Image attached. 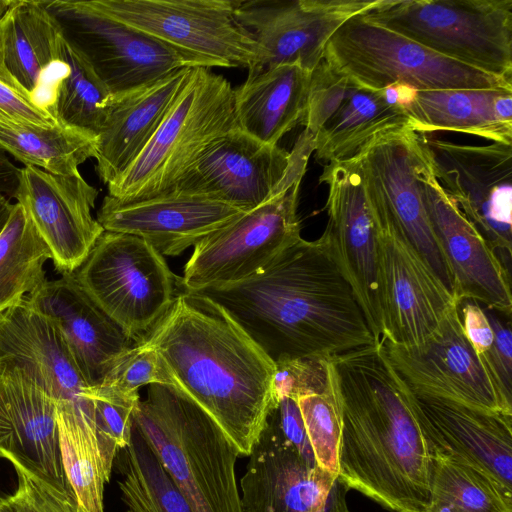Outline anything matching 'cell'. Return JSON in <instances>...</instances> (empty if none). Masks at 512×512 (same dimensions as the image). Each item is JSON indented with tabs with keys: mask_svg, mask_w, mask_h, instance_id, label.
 I'll return each instance as SVG.
<instances>
[{
	"mask_svg": "<svg viewBox=\"0 0 512 512\" xmlns=\"http://www.w3.org/2000/svg\"><path fill=\"white\" fill-rule=\"evenodd\" d=\"M59 61L65 73L57 81L50 110L59 124L97 137L112 96L63 36Z\"/></svg>",
	"mask_w": 512,
	"mask_h": 512,
	"instance_id": "cell-36",
	"label": "cell"
},
{
	"mask_svg": "<svg viewBox=\"0 0 512 512\" xmlns=\"http://www.w3.org/2000/svg\"><path fill=\"white\" fill-rule=\"evenodd\" d=\"M410 127L405 110L391 106L379 90L352 83L313 137L318 161H344L355 157L376 136Z\"/></svg>",
	"mask_w": 512,
	"mask_h": 512,
	"instance_id": "cell-30",
	"label": "cell"
},
{
	"mask_svg": "<svg viewBox=\"0 0 512 512\" xmlns=\"http://www.w3.org/2000/svg\"><path fill=\"white\" fill-rule=\"evenodd\" d=\"M341 422L340 481L395 512H424L435 446L383 343L330 358Z\"/></svg>",
	"mask_w": 512,
	"mask_h": 512,
	"instance_id": "cell-1",
	"label": "cell"
},
{
	"mask_svg": "<svg viewBox=\"0 0 512 512\" xmlns=\"http://www.w3.org/2000/svg\"><path fill=\"white\" fill-rule=\"evenodd\" d=\"M127 512H131V511L128 510Z\"/></svg>",
	"mask_w": 512,
	"mask_h": 512,
	"instance_id": "cell-53",
	"label": "cell"
},
{
	"mask_svg": "<svg viewBox=\"0 0 512 512\" xmlns=\"http://www.w3.org/2000/svg\"><path fill=\"white\" fill-rule=\"evenodd\" d=\"M6 15L0 20V121L51 128L59 126L50 109L30 95L8 70L4 58Z\"/></svg>",
	"mask_w": 512,
	"mask_h": 512,
	"instance_id": "cell-40",
	"label": "cell"
},
{
	"mask_svg": "<svg viewBox=\"0 0 512 512\" xmlns=\"http://www.w3.org/2000/svg\"><path fill=\"white\" fill-rule=\"evenodd\" d=\"M152 384L176 386L159 353L142 341L121 356L100 386L134 394L139 393V388Z\"/></svg>",
	"mask_w": 512,
	"mask_h": 512,
	"instance_id": "cell-39",
	"label": "cell"
},
{
	"mask_svg": "<svg viewBox=\"0 0 512 512\" xmlns=\"http://www.w3.org/2000/svg\"><path fill=\"white\" fill-rule=\"evenodd\" d=\"M61 38L60 28L44 1L16 0L6 14V66L36 100L44 72L60 63Z\"/></svg>",
	"mask_w": 512,
	"mask_h": 512,
	"instance_id": "cell-32",
	"label": "cell"
},
{
	"mask_svg": "<svg viewBox=\"0 0 512 512\" xmlns=\"http://www.w3.org/2000/svg\"><path fill=\"white\" fill-rule=\"evenodd\" d=\"M193 68V67H192ZM183 68L124 95L111 97L96 138V171L109 185L138 157L161 125L187 82Z\"/></svg>",
	"mask_w": 512,
	"mask_h": 512,
	"instance_id": "cell-27",
	"label": "cell"
},
{
	"mask_svg": "<svg viewBox=\"0 0 512 512\" xmlns=\"http://www.w3.org/2000/svg\"><path fill=\"white\" fill-rule=\"evenodd\" d=\"M363 15L438 54L512 82V0H379Z\"/></svg>",
	"mask_w": 512,
	"mask_h": 512,
	"instance_id": "cell-6",
	"label": "cell"
},
{
	"mask_svg": "<svg viewBox=\"0 0 512 512\" xmlns=\"http://www.w3.org/2000/svg\"><path fill=\"white\" fill-rule=\"evenodd\" d=\"M98 190L80 173L56 175L34 166L20 169L14 198L49 247L61 274L75 272L104 232L92 215Z\"/></svg>",
	"mask_w": 512,
	"mask_h": 512,
	"instance_id": "cell-21",
	"label": "cell"
},
{
	"mask_svg": "<svg viewBox=\"0 0 512 512\" xmlns=\"http://www.w3.org/2000/svg\"><path fill=\"white\" fill-rule=\"evenodd\" d=\"M299 191L300 184L292 186L195 244L179 279L180 288L200 292L262 273L301 238Z\"/></svg>",
	"mask_w": 512,
	"mask_h": 512,
	"instance_id": "cell-11",
	"label": "cell"
},
{
	"mask_svg": "<svg viewBox=\"0 0 512 512\" xmlns=\"http://www.w3.org/2000/svg\"><path fill=\"white\" fill-rule=\"evenodd\" d=\"M372 214L378 239L384 332L381 341L416 347L459 305L403 233Z\"/></svg>",
	"mask_w": 512,
	"mask_h": 512,
	"instance_id": "cell-16",
	"label": "cell"
},
{
	"mask_svg": "<svg viewBox=\"0 0 512 512\" xmlns=\"http://www.w3.org/2000/svg\"><path fill=\"white\" fill-rule=\"evenodd\" d=\"M382 343L391 365L416 395L512 415L464 334L459 305L422 345Z\"/></svg>",
	"mask_w": 512,
	"mask_h": 512,
	"instance_id": "cell-18",
	"label": "cell"
},
{
	"mask_svg": "<svg viewBox=\"0 0 512 512\" xmlns=\"http://www.w3.org/2000/svg\"><path fill=\"white\" fill-rule=\"evenodd\" d=\"M25 299L56 325L91 388L100 386L121 356L137 344L91 298L75 272L46 280Z\"/></svg>",
	"mask_w": 512,
	"mask_h": 512,
	"instance_id": "cell-23",
	"label": "cell"
},
{
	"mask_svg": "<svg viewBox=\"0 0 512 512\" xmlns=\"http://www.w3.org/2000/svg\"><path fill=\"white\" fill-rule=\"evenodd\" d=\"M235 128L230 82L210 68L193 67L154 136L107 185L108 196L130 203L167 193L214 140Z\"/></svg>",
	"mask_w": 512,
	"mask_h": 512,
	"instance_id": "cell-5",
	"label": "cell"
},
{
	"mask_svg": "<svg viewBox=\"0 0 512 512\" xmlns=\"http://www.w3.org/2000/svg\"><path fill=\"white\" fill-rule=\"evenodd\" d=\"M464 334L480 358L492 346L493 330L484 311L476 302L463 301L459 304Z\"/></svg>",
	"mask_w": 512,
	"mask_h": 512,
	"instance_id": "cell-46",
	"label": "cell"
},
{
	"mask_svg": "<svg viewBox=\"0 0 512 512\" xmlns=\"http://www.w3.org/2000/svg\"><path fill=\"white\" fill-rule=\"evenodd\" d=\"M275 388L280 396L299 397L323 391L330 381V358H298L276 364Z\"/></svg>",
	"mask_w": 512,
	"mask_h": 512,
	"instance_id": "cell-43",
	"label": "cell"
},
{
	"mask_svg": "<svg viewBox=\"0 0 512 512\" xmlns=\"http://www.w3.org/2000/svg\"><path fill=\"white\" fill-rule=\"evenodd\" d=\"M44 4L63 38L81 54L112 97L183 68L206 67L198 58L108 15L92 0H52Z\"/></svg>",
	"mask_w": 512,
	"mask_h": 512,
	"instance_id": "cell-9",
	"label": "cell"
},
{
	"mask_svg": "<svg viewBox=\"0 0 512 512\" xmlns=\"http://www.w3.org/2000/svg\"><path fill=\"white\" fill-rule=\"evenodd\" d=\"M0 360L22 368L57 408L93 406L92 388L76 366L51 319L23 298L0 313Z\"/></svg>",
	"mask_w": 512,
	"mask_h": 512,
	"instance_id": "cell-25",
	"label": "cell"
},
{
	"mask_svg": "<svg viewBox=\"0 0 512 512\" xmlns=\"http://www.w3.org/2000/svg\"><path fill=\"white\" fill-rule=\"evenodd\" d=\"M199 293L223 307L275 365L375 344L322 235L299 238L252 278Z\"/></svg>",
	"mask_w": 512,
	"mask_h": 512,
	"instance_id": "cell-2",
	"label": "cell"
},
{
	"mask_svg": "<svg viewBox=\"0 0 512 512\" xmlns=\"http://www.w3.org/2000/svg\"><path fill=\"white\" fill-rule=\"evenodd\" d=\"M51 251L19 203L0 235V313L34 292L47 279Z\"/></svg>",
	"mask_w": 512,
	"mask_h": 512,
	"instance_id": "cell-35",
	"label": "cell"
},
{
	"mask_svg": "<svg viewBox=\"0 0 512 512\" xmlns=\"http://www.w3.org/2000/svg\"><path fill=\"white\" fill-rule=\"evenodd\" d=\"M344 512H350V511L347 509V510H345Z\"/></svg>",
	"mask_w": 512,
	"mask_h": 512,
	"instance_id": "cell-52",
	"label": "cell"
},
{
	"mask_svg": "<svg viewBox=\"0 0 512 512\" xmlns=\"http://www.w3.org/2000/svg\"><path fill=\"white\" fill-rule=\"evenodd\" d=\"M379 0H246L236 8L238 22L260 50L248 70L296 64L312 72L323 60L333 33Z\"/></svg>",
	"mask_w": 512,
	"mask_h": 512,
	"instance_id": "cell-19",
	"label": "cell"
},
{
	"mask_svg": "<svg viewBox=\"0 0 512 512\" xmlns=\"http://www.w3.org/2000/svg\"><path fill=\"white\" fill-rule=\"evenodd\" d=\"M0 452L12 465L73 493L61 458L57 404L7 360H0Z\"/></svg>",
	"mask_w": 512,
	"mask_h": 512,
	"instance_id": "cell-22",
	"label": "cell"
},
{
	"mask_svg": "<svg viewBox=\"0 0 512 512\" xmlns=\"http://www.w3.org/2000/svg\"><path fill=\"white\" fill-rule=\"evenodd\" d=\"M57 424L62 463L73 493L84 512H104V487L119 449L99 433L94 410L57 409Z\"/></svg>",
	"mask_w": 512,
	"mask_h": 512,
	"instance_id": "cell-31",
	"label": "cell"
},
{
	"mask_svg": "<svg viewBox=\"0 0 512 512\" xmlns=\"http://www.w3.org/2000/svg\"><path fill=\"white\" fill-rule=\"evenodd\" d=\"M429 501L457 512H512V491L487 474L435 452Z\"/></svg>",
	"mask_w": 512,
	"mask_h": 512,
	"instance_id": "cell-37",
	"label": "cell"
},
{
	"mask_svg": "<svg viewBox=\"0 0 512 512\" xmlns=\"http://www.w3.org/2000/svg\"><path fill=\"white\" fill-rule=\"evenodd\" d=\"M323 60L372 90L396 82L417 90L512 89V82L438 54L369 20L363 13L351 17L333 33Z\"/></svg>",
	"mask_w": 512,
	"mask_h": 512,
	"instance_id": "cell-7",
	"label": "cell"
},
{
	"mask_svg": "<svg viewBox=\"0 0 512 512\" xmlns=\"http://www.w3.org/2000/svg\"><path fill=\"white\" fill-rule=\"evenodd\" d=\"M16 0H0V20L7 14Z\"/></svg>",
	"mask_w": 512,
	"mask_h": 512,
	"instance_id": "cell-50",
	"label": "cell"
},
{
	"mask_svg": "<svg viewBox=\"0 0 512 512\" xmlns=\"http://www.w3.org/2000/svg\"><path fill=\"white\" fill-rule=\"evenodd\" d=\"M93 135L63 125L42 128L0 121V148L24 166L56 175L78 174V167L96 153Z\"/></svg>",
	"mask_w": 512,
	"mask_h": 512,
	"instance_id": "cell-33",
	"label": "cell"
},
{
	"mask_svg": "<svg viewBox=\"0 0 512 512\" xmlns=\"http://www.w3.org/2000/svg\"><path fill=\"white\" fill-rule=\"evenodd\" d=\"M91 298L137 343L170 309L179 277L141 237L105 231L75 271Z\"/></svg>",
	"mask_w": 512,
	"mask_h": 512,
	"instance_id": "cell-8",
	"label": "cell"
},
{
	"mask_svg": "<svg viewBox=\"0 0 512 512\" xmlns=\"http://www.w3.org/2000/svg\"><path fill=\"white\" fill-rule=\"evenodd\" d=\"M379 92L387 104L407 111L418 90L407 83L396 82L383 87Z\"/></svg>",
	"mask_w": 512,
	"mask_h": 512,
	"instance_id": "cell-47",
	"label": "cell"
},
{
	"mask_svg": "<svg viewBox=\"0 0 512 512\" xmlns=\"http://www.w3.org/2000/svg\"><path fill=\"white\" fill-rule=\"evenodd\" d=\"M133 424L192 512H242L235 470L239 454L215 421L182 391L149 385Z\"/></svg>",
	"mask_w": 512,
	"mask_h": 512,
	"instance_id": "cell-4",
	"label": "cell"
},
{
	"mask_svg": "<svg viewBox=\"0 0 512 512\" xmlns=\"http://www.w3.org/2000/svg\"><path fill=\"white\" fill-rule=\"evenodd\" d=\"M311 73L296 64L248 70L246 81L233 89L237 127L264 144L278 145L302 123Z\"/></svg>",
	"mask_w": 512,
	"mask_h": 512,
	"instance_id": "cell-28",
	"label": "cell"
},
{
	"mask_svg": "<svg viewBox=\"0 0 512 512\" xmlns=\"http://www.w3.org/2000/svg\"><path fill=\"white\" fill-rule=\"evenodd\" d=\"M244 211L208 198L164 194L119 203L106 195L97 212L105 231L141 237L163 256H177Z\"/></svg>",
	"mask_w": 512,
	"mask_h": 512,
	"instance_id": "cell-24",
	"label": "cell"
},
{
	"mask_svg": "<svg viewBox=\"0 0 512 512\" xmlns=\"http://www.w3.org/2000/svg\"><path fill=\"white\" fill-rule=\"evenodd\" d=\"M319 182L328 188L322 236L378 343L384 332L378 239L356 160L327 163Z\"/></svg>",
	"mask_w": 512,
	"mask_h": 512,
	"instance_id": "cell-14",
	"label": "cell"
},
{
	"mask_svg": "<svg viewBox=\"0 0 512 512\" xmlns=\"http://www.w3.org/2000/svg\"><path fill=\"white\" fill-rule=\"evenodd\" d=\"M13 206L6 195L0 192V235L10 219Z\"/></svg>",
	"mask_w": 512,
	"mask_h": 512,
	"instance_id": "cell-49",
	"label": "cell"
},
{
	"mask_svg": "<svg viewBox=\"0 0 512 512\" xmlns=\"http://www.w3.org/2000/svg\"><path fill=\"white\" fill-rule=\"evenodd\" d=\"M424 149L422 134L404 127L376 136L353 158L370 211L388 219L403 233L455 297L454 277L432 229L419 187Z\"/></svg>",
	"mask_w": 512,
	"mask_h": 512,
	"instance_id": "cell-12",
	"label": "cell"
},
{
	"mask_svg": "<svg viewBox=\"0 0 512 512\" xmlns=\"http://www.w3.org/2000/svg\"><path fill=\"white\" fill-rule=\"evenodd\" d=\"M0 458H3V455L1 454V452H0Z\"/></svg>",
	"mask_w": 512,
	"mask_h": 512,
	"instance_id": "cell-51",
	"label": "cell"
},
{
	"mask_svg": "<svg viewBox=\"0 0 512 512\" xmlns=\"http://www.w3.org/2000/svg\"><path fill=\"white\" fill-rule=\"evenodd\" d=\"M114 465L120 476L121 499L129 511L192 512L134 424L130 442L118 450Z\"/></svg>",
	"mask_w": 512,
	"mask_h": 512,
	"instance_id": "cell-34",
	"label": "cell"
},
{
	"mask_svg": "<svg viewBox=\"0 0 512 512\" xmlns=\"http://www.w3.org/2000/svg\"><path fill=\"white\" fill-rule=\"evenodd\" d=\"M240 480L242 512H344L349 489L283 435L273 412Z\"/></svg>",
	"mask_w": 512,
	"mask_h": 512,
	"instance_id": "cell-15",
	"label": "cell"
},
{
	"mask_svg": "<svg viewBox=\"0 0 512 512\" xmlns=\"http://www.w3.org/2000/svg\"><path fill=\"white\" fill-rule=\"evenodd\" d=\"M512 89L418 90L407 109L410 127L417 133L460 132L512 144V123L498 114L500 97Z\"/></svg>",
	"mask_w": 512,
	"mask_h": 512,
	"instance_id": "cell-29",
	"label": "cell"
},
{
	"mask_svg": "<svg viewBox=\"0 0 512 512\" xmlns=\"http://www.w3.org/2000/svg\"><path fill=\"white\" fill-rule=\"evenodd\" d=\"M108 15L201 60L251 69L260 50L238 22L239 0H92Z\"/></svg>",
	"mask_w": 512,
	"mask_h": 512,
	"instance_id": "cell-10",
	"label": "cell"
},
{
	"mask_svg": "<svg viewBox=\"0 0 512 512\" xmlns=\"http://www.w3.org/2000/svg\"><path fill=\"white\" fill-rule=\"evenodd\" d=\"M424 146L419 187L432 229L452 271L458 303H481L510 317V271L447 196L435 176L425 143Z\"/></svg>",
	"mask_w": 512,
	"mask_h": 512,
	"instance_id": "cell-20",
	"label": "cell"
},
{
	"mask_svg": "<svg viewBox=\"0 0 512 512\" xmlns=\"http://www.w3.org/2000/svg\"><path fill=\"white\" fill-rule=\"evenodd\" d=\"M297 403L316 463L338 476L341 422L331 359L328 386L321 392L297 397Z\"/></svg>",
	"mask_w": 512,
	"mask_h": 512,
	"instance_id": "cell-38",
	"label": "cell"
},
{
	"mask_svg": "<svg viewBox=\"0 0 512 512\" xmlns=\"http://www.w3.org/2000/svg\"><path fill=\"white\" fill-rule=\"evenodd\" d=\"M20 169L7 157L5 151L0 148V192L14 197L18 187Z\"/></svg>",
	"mask_w": 512,
	"mask_h": 512,
	"instance_id": "cell-48",
	"label": "cell"
},
{
	"mask_svg": "<svg viewBox=\"0 0 512 512\" xmlns=\"http://www.w3.org/2000/svg\"><path fill=\"white\" fill-rule=\"evenodd\" d=\"M289 163L290 152L237 127L214 140L165 194L208 198L247 212L301 184L288 172Z\"/></svg>",
	"mask_w": 512,
	"mask_h": 512,
	"instance_id": "cell-17",
	"label": "cell"
},
{
	"mask_svg": "<svg viewBox=\"0 0 512 512\" xmlns=\"http://www.w3.org/2000/svg\"><path fill=\"white\" fill-rule=\"evenodd\" d=\"M422 136L441 187L509 270L512 144L472 145Z\"/></svg>",
	"mask_w": 512,
	"mask_h": 512,
	"instance_id": "cell-13",
	"label": "cell"
},
{
	"mask_svg": "<svg viewBox=\"0 0 512 512\" xmlns=\"http://www.w3.org/2000/svg\"><path fill=\"white\" fill-rule=\"evenodd\" d=\"M278 399V404L272 412L280 430L303 456L311 461H315L298 407L297 398L280 396Z\"/></svg>",
	"mask_w": 512,
	"mask_h": 512,
	"instance_id": "cell-45",
	"label": "cell"
},
{
	"mask_svg": "<svg viewBox=\"0 0 512 512\" xmlns=\"http://www.w3.org/2000/svg\"><path fill=\"white\" fill-rule=\"evenodd\" d=\"M494 338L480 357L505 405L512 409V332L510 325L494 313L486 312Z\"/></svg>",
	"mask_w": 512,
	"mask_h": 512,
	"instance_id": "cell-44",
	"label": "cell"
},
{
	"mask_svg": "<svg viewBox=\"0 0 512 512\" xmlns=\"http://www.w3.org/2000/svg\"><path fill=\"white\" fill-rule=\"evenodd\" d=\"M146 344L182 391L249 456L278 404L276 365L219 304L180 289Z\"/></svg>",
	"mask_w": 512,
	"mask_h": 512,
	"instance_id": "cell-3",
	"label": "cell"
},
{
	"mask_svg": "<svg viewBox=\"0 0 512 512\" xmlns=\"http://www.w3.org/2000/svg\"><path fill=\"white\" fill-rule=\"evenodd\" d=\"M13 467L17 489L0 497V512H84L74 493L61 491L18 465Z\"/></svg>",
	"mask_w": 512,
	"mask_h": 512,
	"instance_id": "cell-41",
	"label": "cell"
},
{
	"mask_svg": "<svg viewBox=\"0 0 512 512\" xmlns=\"http://www.w3.org/2000/svg\"><path fill=\"white\" fill-rule=\"evenodd\" d=\"M415 396L437 452L478 469L512 491V415Z\"/></svg>",
	"mask_w": 512,
	"mask_h": 512,
	"instance_id": "cell-26",
	"label": "cell"
},
{
	"mask_svg": "<svg viewBox=\"0 0 512 512\" xmlns=\"http://www.w3.org/2000/svg\"><path fill=\"white\" fill-rule=\"evenodd\" d=\"M95 423L99 433L117 446L126 447L131 439L139 393L124 394L105 386L92 388Z\"/></svg>",
	"mask_w": 512,
	"mask_h": 512,
	"instance_id": "cell-42",
	"label": "cell"
}]
</instances>
